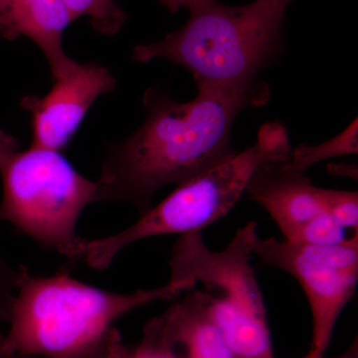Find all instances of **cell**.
I'll return each mask as SVG.
<instances>
[{
	"label": "cell",
	"mask_w": 358,
	"mask_h": 358,
	"mask_svg": "<svg viewBox=\"0 0 358 358\" xmlns=\"http://www.w3.org/2000/svg\"><path fill=\"white\" fill-rule=\"evenodd\" d=\"M255 255L301 285L312 313L310 348L326 353L336 322L357 289L358 232L338 244L322 246L259 238Z\"/></svg>",
	"instance_id": "52a82bcc"
},
{
	"label": "cell",
	"mask_w": 358,
	"mask_h": 358,
	"mask_svg": "<svg viewBox=\"0 0 358 358\" xmlns=\"http://www.w3.org/2000/svg\"><path fill=\"white\" fill-rule=\"evenodd\" d=\"M268 1H270L271 3L274 4V6L286 10V7L288 6L289 2L291 1V0H268Z\"/></svg>",
	"instance_id": "44dd1931"
},
{
	"label": "cell",
	"mask_w": 358,
	"mask_h": 358,
	"mask_svg": "<svg viewBox=\"0 0 358 358\" xmlns=\"http://www.w3.org/2000/svg\"><path fill=\"white\" fill-rule=\"evenodd\" d=\"M249 199L270 214L285 239L324 209L322 188L292 169L289 160L261 164L246 188Z\"/></svg>",
	"instance_id": "9c48e42d"
},
{
	"label": "cell",
	"mask_w": 358,
	"mask_h": 358,
	"mask_svg": "<svg viewBox=\"0 0 358 358\" xmlns=\"http://www.w3.org/2000/svg\"><path fill=\"white\" fill-rule=\"evenodd\" d=\"M0 358H40L37 357H30V355H6L0 350Z\"/></svg>",
	"instance_id": "7402d4cb"
},
{
	"label": "cell",
	"mask_w": 358,
	"mask_h": 358,
	"mask_svg": "<svg viewBox=\"0 0 358 358\" xmlns=\"http://www.w3.org/2000/svg\"><path fill=\"white\" fill-rule=\"evenodd\" d=\"M190 289L186 282L169 281L157 288L113 293L78 281L66 268L38 277L22 265L0 350L40 358H115L124 346L114 327L117 320Z\"/></svg>",
	"instance_id": "7a4b0ae2"
},
{
	"label": "cell",
	"mask_w": 358,
	"mask_h": 358,
	"mask_svg": "<svg viewBox=\"0 0 358 358\" xmlns=\"http://www.w3.org/2000/svg\"><path fill=\"white\" fill-rule=\"evenodd\" d=\"M259 238L253 221L221 251L208 248L202 231L187 233L173 245L169 260V281L204 287L207 313L234 358H275L267 308L251 264Z\"/></svg>",
	"instance_id": "277c9868"
},
{
	"label": "cell",
	"mask_w": 358,
	"mask_h": 358,
	"mask_svg": "<svg viewBox=\"0 0 358 358\" xmlns=\"http://www.w3.org/2000/svg\"><path fill=\"white\" fill-rule=\"evenodd\" d=\"M115 358H185L174 346L164 341L150 324L143 329L140 345L129 348L122 346Z\"/></svg>",
	"instance_id": "e0dca14e"
},
{
	"label": "cell",
	"mask_w": 358,
	"mask_h": 358,
	"mask_svg": "<svg viewBox=\"0 0 358 358\" xmlns=\"http://www.w3.org/2000/svg\"><path fill=\"white\" fill-rule=\"evenodd\" d=\"M20 275L21 266L14 267L0 253V346L10 319Z\"/></svg>",
	"instance_id": "2e32d148"
},
{
	"label": "cell",
	"mask_w": 358,
	"mask_h": 358,
	"mask_svg": "<svg viewBox=\"0 0 358 358\" xmlns=\"http://www.w3.org/2000/svg\"><path fill=\"white\" fill-rule=\"evenodd\" d=\"M115 88V79L107 68L77 63L68 74L55 80L46 95L24 96L21 106L32 114L31 147L60 152L96 99Z\"/></svg>",
	"instance_id": "ba28073f"
},
{
	"label": "cell",
	"mask_w": 358,
	"mask_h": 358,
	"mask_svg": "<svg viewBox=\"0 0 358 358\" xmlns=\"http://www.w3.org/2000/svg\"><path fill=\"white\" fill-rule=\"evenodd\" d=\"M257 86H200L196 98L179 103L152 89L145 122L108 150L98 179L96 202L124 201L141 215L162 188L180 185L237 154L231 129L246 106L268 101Z\"/></svg>",
	"instance_id": "6da1fadb"
},
{
	"label": "cell",
	"mask_w": 358,
	"mask_h": 358,
	"mask_svg": "<svg viewBox=\"0 0 358 358\" xmlns=\"http://www.w3.org/2000/svg\"><path fill=\"white\" fill-rule=\"evenodd\" d=\"M194 0H162V3L166 6L169 10L176 13L182 7H187Z\"/></svg>",
	"instance_id": "ffe728a7"
},
{
	"label": "cell",
	"mask_w": 358,
	"mask_h": 358,
	"mask_svg": "<svg viewBox=\"0 0 358 358\" xmlns=\"http://www.w3.org/2000/svg\"><path fill=\"white\" fill-rule=\"evenodd\" d=\"M324 209L343 228L358 231V193L322 188Z\"/></svg>",
	"instance_id": "9a60e30c"
},
{
	"label": "cell",
	"mask_w": 358,
	"mask_h": 358,
	"mask_svg": "<svg viewBox=\"0 0 358 358\" xmlns=\"http://www.w3.org/2000/svg\"><path fill=\"white\" fill-rule=\"evenodd\" d=\"M14 148H17V143L11 136L0 131V159L7 150Z\"/></svg>",
	"instance_id": "d6986e66"
},
{
	"label": "cell",
	"mask_w": 358,
	"mask_h": 358,
	"mask_svg": "<svg viewBox=\"0 0 358 358\" xmlns=\"http://www.w3.org/2000/svg\"><path fill=\"white\" fill-rule=\"evenodd\" d=\"M0 176V220L72 262L83 260L87 239L77 235L78 219L96 202L98 181L78 173L60 152L34 147L2 155Z\"/></svg>",
	"instance_id": "8992f818"
},
{
	"label": "cell",
	"mask_w": 358,
	"mask_h": 358,
	"mask_svg": "<svg viewBox=\"0 0 358 358\" xmlns=\"http://www.w3.org/2000/svg\"><path fill=\"white\" fill-rule=\"evenodd\" d=\"M73 20L88 17L96 32L114 35L119 32L127 20L126 13L114 0H63Z\"/></svg>",
	"instance_id": "4fadbf2b"
},
{
	"label": "cell",
	"mask_w": 358,
	"mask_h": 358,
	"mask_svg": "<svg viewBox=\"0 0 358 358\" xmlns=\"http://www.w3.org/2000/svg\"><path fill=\"white\" fill-rule=\"evenodd\" d=\"M303 358H324V353L320 352L319 350L310 348V352H308V355ZM338 358H358L357 338H355V341H353V343L350 346V348H348V350Z\"/></svg>",
	"instance_id": "ac0fdd59"
},
{
	"label": "cell",
	"mask_w": 358,
	"mask_h": 358,
	"mask_svg": "<svg viewBox=\"0 0 358 358\" xmlns=\"http://www.w3.org/2000/svg\"><path fill=\"white\" fill-rule=\"evenodd\" d=\"M358 152V126L357 119L350 124L338 136L331 140L324 141L317 145H301L292 150L289 164L294 171L306 173L313 164L322 160L341 157V155H355Z\"/></svg>",
	"instance_id": "7c38bea8"
},
{
	"label": "cell",
	"mask_w": 358,
	"mask_h": 358,
	"mask_svg": "<svg viewBox=\"0 0 358 358\" xmlns=\"http://www.w3.org/2000/svg\"><path fill=\"white\" fill-rule=\"evenodd\" d=\"M148 324L185 358H234L207 313L201 289H190Z\"/></svg>",
	"instance_id": "8fae6325"
},
{
	"label": "cell",
	"mask_w": 358,
	"mask_h": 358,
	"mask_svg": "<svg viewBox=\"0 0 358 358\" xmlns=\"http://www.w3.org/2000/svg\"><path fill=\"white\" fill-rule=\"evenodd\" d=\"M291 154L285 127L279 122L264 124L253 147L181 183L127 229L102 239L86 240L83 260L90 268L103 271L120 252L141 240L203 231L234 208L261 164L289 160Z\"/></svg>",
	"instance_id": "5b68a950"
},
{
	"label": "cell",
	"mask_w": 358,
	"mask_h": 358,
	"mask_svg": "<svg viewBox=\"0 0 358 358\" xmlns=\"http://www.w3.org/2000/svg\"><path fill=\"white\" fill-rule=\"evenodd\" d=\"M73 17L63 0H0V36L32 40L48 61L54 79L77 65L63 49V33Z\"/></svg>",
	"instance_id": "30bf717a"
},
{
	"label": "cell",
	"mask_w": 358,
	"mask_h": 358,
	"mask_svg": "<svg viewBox=\"0 0 358 358\" xmlns=\"http://www.w3.org/2000/svg\"><path fill=\"white\" fill-rule=\"evenodd\" d=\"M180 29L154 43L138 45L133 58H162L186 68L200 86H255L257 73L278 46L285 10L268 0L229 6L194 0Z\"/></svg>",
	"instance_id": "3957f363"
},
{
	"label": "cell",
	"mask_w": 358,
	"mask_h": 358,
	"mask_svg": "<svg viewBox=\"0 0 358 358\" xmlns=\"http://www.w3.org/2000/svg\"><path fill=\"white\" fill-rule=\"evenodd\" d=\"M346 238L345 228L324 211L303 224L285 240L293 243L322 246L338 244Z\"/></svg>",
	"instance_id": "5bb4252c"
}]
</instances>
